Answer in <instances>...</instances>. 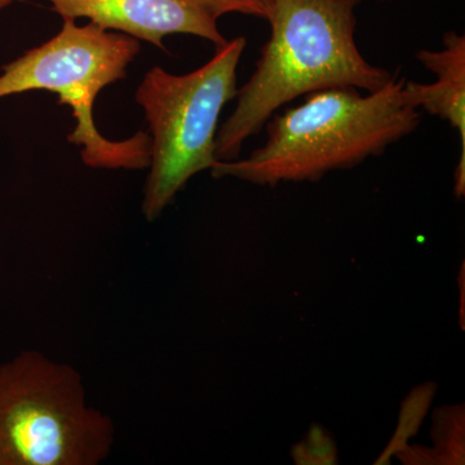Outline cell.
Segmentation results:
<instances>
[{"label": "cell", "mask_w": 465, "mask_h": 465, "mask_svg": "<svg viewBox=\"0 0 465 465\" xmlns=\"http://www.w3.org/2000/svg\"><path fill=\"white\" fill-rule=\"evenodd\" d=\"M358 0H275L271 38L255 72L237 92V106L217 131L216 157L232 161L281 106L329 88L381 90L394 76L357 47Z\"/></svg>", "instance_id": "obj_1"}, {"label": "cell", "mask_w": 465, "mask_h": 465, "mask_svg": "<svg viewBox=\"0 0 465 465\" xmlns=\"http://www.w3.org/2000/svg\"><path fill=\"white\" fill-rule=\"evenodd\" d=\"M403 79L362 94L341 87L307 94L296 108L272 119L268 140L244 159L217 161L216 179L235 177L258 185L318 182L381 155L418 127L419 109L409 103Z\"/></svg>", "instance_id": "obj_2"}, {"label": "cell", "mask_w": 465, "mask_h": 465, "mask_svg": "<svg viewBox=\"0 0 465 465\" xmlns=\"http://www.w3.org/2000/svg\"><path fill=\"white\" fill-rule=\"evenodd\" d=\"M60 32L38 47L3 67L0 99L27 91H50L58 104L69 106L75 119L67 142L81 146L84 164L108 170L149 167L150 134L139 133L113 142L97 130L94 105L101 90L125 78L127 67L139 54V39L63 18Z\"/></svg>", "instance_id": "obj_3"}, {"label": "cell", "mask_w": 465, "mask_h": 465, "mask_svg": "<svg viewBox=\"0 0 465 465\" xmlns=\"http://www.w3.org/2000/svg\"><path fill=\"white\" fill-rule=\"evenodd\" d=\"M114 436L73 367L33 351L0 365V465H97Z\"/></svg>", "instance_id": "obj_4"}, {"label": "cell", "mask_w": 465, "mask_h": 465, "mask_svg": "<svg viewBox=\"0 0 465 465\" xmlns=\"http://www.w3.org/2000/svg\"><path fill=\"white\" fill-rule=\"evenodd\" d=\"M246 48L243 36L217 47L215 56L183 75L153 67L136 91L150 128V173L143 211L157 219L194 174L211 170L216 157L219 119L237 96L238 64Z\"/></svg>", "instance_id": "obj_5"}, {"label": "cell", "mask_w": 465, "mask_h": 465, "mask_svg": "<svg viewBox=\"0 0 465 465\" xmlns=\"http://www.w3.org/2000/svg\"><path fill=\"white\" fill-rule=\"evenodd\" d=\"M63 18H88L101 29L127 34L163 47L164 36L191 34L225 45L216 20L194 0H48Z\"/></svg>", "instance_id": "obj_6"}, {"label": "cell", "mask_w": 465, "mask_h": 465, "mask_svg": "<svg viewBox=\"0 0 465 465\" xmlns=\"http://www.w3.org/2000/svg\"><path fill=\"white\" fill-rule=\"evenodd\" d=\"M428 70L436 74L430 84L406 82L403 92L416 109L448 122L459 134L461 143L460 159L455 170V194H465V35L455 32L446 34L440 51L421 50L416 54Z\"/></svg>", "instance_id": "obj_7"}, {"label": "cell", "mask_w": 465, "mask_h": 465, "mask_svg": "<svg viewBox=\"0 0 465 465\" xmlns=\"http://www.w3.org/2000/svg\"><path fill=\"white\" fill-rule=\"evenodd\" d=\"M198 5L217 21L226 14H243L266 18L271 16L275 0H194Z\"/></svg>", "instance_id": "obj_8"}, {"label": "cell", "mask_w": 465, "mask_h": 465, "mask_svg": "<svg viewBox=\"0 0 465 465\" xmlns=\"http://www.w3.org/2000/svg\"><path fill=\"white\" fill-rule=\"evenodd\" d=\"M14 2L15 0H0V11H2V9L7 8L8 5H11Z\"/></svg>", "instance_id": "obj_9"}, {"label": "cell", "mask_w": 465, "mask_h": 465, "mask_svg": "<svg viewBox=\"0 0 465 465\" xmlns=\"http://www.w3.org/2000/svg\"><path fill=\"white\" fill-rule=\"evenodd\" d=\"M381 2H387V0H381Z\"/></svg>", "instance_id": "obj_10"}]
</instances>
